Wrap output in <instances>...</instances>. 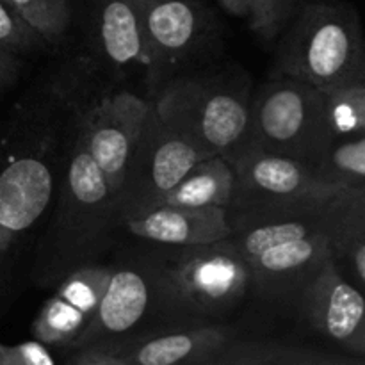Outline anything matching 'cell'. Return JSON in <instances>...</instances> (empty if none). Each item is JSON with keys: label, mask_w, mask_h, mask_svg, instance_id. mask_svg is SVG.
Here are the masks:
<instances>
[{"label": "cell", "mask_w": 365, "mask_h": 365, "mask_svg": "<svg viewBox=\"0 0 365 365\" xmlns=\"http://www.w3.org/2000/svg\"><path fill=\"white\" fill-rule=\"evenodd\" d=\"M280 57L285 77L323 93L364 82V43L353 7L331 2L303 7Z\"/></svg>", "instance_id": "cell-1"}, {"label": "cell", "mask_w": 365, "mask_h": 365, "mask_svg": "<svg viewBox=\"0 0 365 365\" xmlns=\"http://www.w3.org/2000/svg\"><path fill=\"white\" fill-rule=\"evenodd\" d=\"M250 116L257 139L253 148L262 152L314 164L331 141L327 93L296 78L269 86Z\"/></svg>", "instance_id": "cell-2"}, {"label": "cell", "mask_w": 365, "mask_h": 365, "mask_svg": "<svg viewBox=\"0 0 365 365\" xmlns=\"http://www.w3.org/2000/svg\"><path fill=\"white\" fill-rule=\"evenodd\" d=\"M250 114L245 100L235 93L191 84L168 93L157 110L160 121L195 139L209 155H220L230 164L252 132Z\"/></svg>", "instance_id": "cell-3"}, {"label": "cell", "mask_w": 365, "mask_h": 365, "mask_svg": "<svg viewBox=\"0 0 365 365\" xmlns=\"http://www.w3.org/2000/svg\"><path fill=\"white\" fill-rule=\"evenodd\" d=\"M248 262L232 242L189 246L171 271V287L185 305L202 312H221L245 296L250 284Z\"/></svg>", "instance_id": "cell-4"}, {"label": "cell", "mask_w": 365, "mask_h": 365, "mask_svg": "<svg viewBox=\"0 0 365 365\" xmlns=\"http://www.w3.org/2000/svg\"><path fill=\"white\" fill-rule=\"evenodd\" d=\"M207 157L214 155H209L195 139L160 121L159 116L153 118L152 125V110H150L146 127L127 170V173L143 170L139 180L130 182L132 189H138V195H134L135 200L132 202L128 216L159 205L164 196L200 160Z\"/></svg>", "instance_id": "cell-5"}, {"label": "cell", "mask_w": 365, "mask_h": 365, "mask_svg": "<svg viewBox=\"0 0 365 365\" xmlns=\"http://www.w3.org/2000/svg\"><path fill=\"white\" fill-rule=\"evenodd\" d=\"M237 175V187L248 195L269 200L280 207H307L341 198L349 192L327 184L317 177L314 166L294 157L267 153L250 146L232 163Z\"/></svg>", "instance_id": "cell-6"}, {"label": "cell", "mask_w": 365, "mask_h": 365, "mask_svg": "<svg viewBox=\"0 0 365 365\" xmlns=\"http://www.w3.org/2000/svg\"><path fill=\"white\" fill-rule=\"evenodd\" d=\"M150 110L139 96L118 93L102 100L89 116L84 143L106 175L110 195H118L123 185Z\"/></svg>", "instance_id": "cell-7"}, {"label": "cell", "mask_w": 365, "mask_h": 365, "mask_svg": "<svg viewBox=\"0 0 365 365\" xmlns=\"http://www.w3.org/2000/svg\"><path fill=\"white\" fill-rule=\"evenodd\" d=\"M305 310L312 327L356 355L365 353V302L359 287L349 284L334 262L324 260L305 289Z\"/></svg>", "instance_id": "cell-8"}, {"label": "cell", "mask_w": 365, "mask_h": 365, "mask_svg": "<svg viewBox=\"0 0 365 365\" xmlns=\"http://www.w3.org/2000/svg\"><path fill=\"white\" fill-rule=\"evenodd\" d=\"M128 230L135 237L173 246H207L232 235L228 210L223 207L159 205L127 216Z\"/></svg>", "instance_id": "cell-9"}, {"label": "cell", "mask_w": 365, "mask_h": 365, "mask_svg": "<svg viewBox=\"0 0 365 365\" xmlns=\"http://www.w3.org/2000/svg\"><path fill=\"white\" fill-rule=\"evenodd\" d=\"M52 198V175L32 157L13 160L0 173V252L41 217Z\"/></svg>", "instance_id": "cell-10"}, {"label": "cell", "mask_w": 365, "mask_h": 365, "mask_svg": "<svg viewBox=\"0 0 365 365\" xmlns=\"http://www.w3.org/2000/svg\"><path fill=\"white\" fill-rule=\"evenodd\" d=\"M230 342L227 330L192 328L155 335L130 346L106 348L127 365H209Z\"/></svg>", "instance_id": "cell-11"}, {"label": "cell", "mask_w": 365, "mask_h": 365, "mask_svg": "<svg viewBox=\"0 0 365 365\" xmlns=\"http://www.w3.org/2000/svg\"><path fill=\"white\" fill-rule=\"evenodd\" d=\"M148 307V287L134 271H116L96 305L95 312L77 335L71 348H89L102 339L121 335L141 321Z\"/></svg>", "instance_id": "cell-12"}, {"label": "cell", "mask_w": 365, "mask_h": 365, "mask_svg": "<svg viewBox=\"0 0 365 365\" xmlns=\"http://www.w3.org/2000/svg\"><path fill=\"white\" fill-rule=\"evenodd\" d=\"M100 41L120 66L152 63L139 0H100Z\"/></svg>", "instance_id": "cell-13"}, {"label": "cell", "mask_w": 365, "mask_h": 365, "mask_svg": "<svg viewBox=\"0 0 365 365\" xmlns=\"http://www.w3.org/2000/svg\"><path fill=\"white\" fill-rule=\"evenodd\" d=\"M146 41L153 56L187 48L200 29V9L191 0H139Z\"/></svg>", "instance_id": "cell-14"}, {"label": "cell", "mask_w": 365, "mask_h": 365, "mask_svg": "<svg viewBox=\"0 0 365 365\" xmlns=\"http://www.w3.org/2000/svg\"><path fill=\"white\" fill-rule=\"evenodd\" d=\"M237 175L235 168L220 155L200 160L170 192L159 205L192 207H223L227 209L235 196ZM157 205V207H159Z\"/></svg>", "instance_id": "cell-15"}, {"label": "cell", "mask_w": 365, "mask_h": 365, "mask_svg": "<svg viewBox=\"0 0 365 365\" xmlns=\"http://www.w3.org/2000/svg\"><path fill=\"white\" fill-rule=\"evenodd\" d=\"M334 257V237L316 234L271 248L250 260V274L262 282L292 280L303 273H316L321 264Z\"/></svg>", "instance_id": "cell-16"}, {"label": "cell", "mask_w": 365, "mask_h": 365, "mask_svg": "<svg viewBox=\"0 0 365 365\" xmlns=\"http://www.w3.org/2000/svg\"><path fill=\"white\" fill-rule=\"evenodd\" d=\"M314 171L323 182L346 191H364L365 138L364 134L334 139L314 160Z\"/></svg>", "instance_id": "cell-17"}, {"label": "cell", "mask_w": 365, "mask_h": 365, "mask_svg": "<svg viewBox=\"0 0 365 365\" xmlns=\"http://www.w3.org/2000/svg\"><path fill=\"white\" fill-rule=\"evenodd\" d=\"M344 359L269 344H235L217 353L209 365H355Z\"/></svg>", "instance_id": "cell-18"}, {"label": "cell", "mask_w": 365, "mask_h": 365, "mask_svg": "<svg viewBox=\"0 0 365 365\" xmlns=\"http://www.w3.org/2000/svg\"><path fill=\"white\" fill-rule=\"evenodd\" d=\"M89 317L61 296H53L43 305L32 324L36 341L50 346H70L77 339Z\"/></svg>", "instance_id": "cell-19"}, {"label": "cell", "mask_w": 365, "mask_h": 365, "mask_svg": "<svg viewBox=\"0 0 365 365\" xmlns=\"http://www.w3.org/2000/svg\"><path fill=\"white\" fill-rule=\"evenodd\" d=\"M327 118L331 141L364 134L365 88L364 82L327 93Z\"/></svg>", "instance_id": "cell-20"}, {"label": "cell", "mask_w": 365, "mask_h": 365, "mask_svg": "<svg viewBox=\"0 0 365 365\" xmlns=\"http://www.w3.org/2000/svg\"><path fill=\"white\" fill-rule=\"evenodd\" d=\"M43 39H56L71 20L70 0H6Z\"/></svg>", "instance_id": "cell-21"}, {"label": "cell", "mask_w": 365, "mask_h": 365, "mask_svg": "<svg viewBox=\"0 0 365 365\" xmlns=\"http://www.w3.org/2000/svg\"><path fill=\"white\" fill-rule=\"evenodd\" d=\"M68 184H70V191L75 200L84 205H96V203L103 202L107 196H110L106 175L89 153L86 143H82L81 148L75 152L73 159H71Z\"/></svg>", "instance_id": "cell-22"}, {"label": "cell", "mask_w": 365, "mask_h": 365, "mask_svg": "<svg viewBox=\"0 0 365 365\" xmlns=\"http://www.w3.org/2000/svg\"><path fill=\"white\" fill-rule=\"evenodd\" d=\"M110 274H113V271L106 269V267L81 269L71 274L70 278H66V282L59 287L57 296H61L64 302H68L75 309L81 310L82 314L91 317L107 284H109Z\"/></svg>", "instance_id": "cell-23"}, {"label": "cell", "mask_w": 365, "mask_h": 365, "mask_svg": "<svg viewBox=\"0 0 365 365\" xmlns=\"http://www.w3.org/2000/svg\"><path fill=\"white\" fill-rule=\"evenodd\" d=\"M248 24L262 38H273L294 14L299 0H245Z\"/></svg>", "instance_id": "cell-24"}, {"label": "cell", "mask_w": 365, "mask_h": 365, "mask_svg": "<svg viewBox=\"0 0 365 365\" xmlns=\"http://www.w3.org/2000/svg\"><path fill=\"white\" fill-rule=\"evenodd\" d=\"M41 36L6 2L0 0V48L9 52L38 45Z\"/></svg>", "instance_id": "cell-25"}, {"label": "cell", "mask_w": 365, "mask_h": 365, "mask_svg": "<svg viewBox=\"0 0 365 365\" xmlns=\"http://www.w3.org/2000/svg\"><path fill=\"white\" fill-rule=\"evenodd\" d=\"M0 365H56V360L39 341L13 346L0 342Z\"/></svg>", "instance_id": "cell-26"}, {"label": "cell", "mask_w": 365, "mask_h": 365, "mask_svg": "<svg viewBox=\"0 0 365 365\" xmlns=\"http://www.w3.org/2000/svg\"><path fill=\"white\" fill-rule=\"evenodd\" d=\"M73 365H127L120 356H116L114 353L107 351L106 348H95V346H89L84 353H81V356L75 359Z\"/></svg>", "instance_id": "cell-27"}, {"label": "cell", "mask_w": 365, "mask_h": 365, "mask_svg": "<svg viewBox=\"0 0 365 365\" xmlns=\"http://www.w3.org/2000/svg\"><path fill=\"white\" fill-rule=\"evenodd\" d=\"M13 53L14 52H9L6 48H0V91L7 88L16 75L18 64Z\"/></svg>", "instance_id": "cell-28"}, {"label": "cell", "mask_w": 365, "mask_h": 365, "mask_svg": "<svg viewBox=\"0 0 365 365\" xmlns=\"http://www.w3.org/2000/svg\"><path fill=\"white\" fill-rule=\"evenodd\" d=\"M349 259H351V266L356 273V280L360 285L365 284V246L364 241L356 242L351 250H349Z\"/></svg>", "instance_id": "cell-29"}, {"label": "cell", "mask_w": 365, "mask_h": 365, "mask_svg": "<svg viewBox=\"0 0 365 365\" xmlns=\"http://www.w3.org/2000/svg\"><path fill=\"white\" fill-rule=\"evenodd\" d=\"M217 2L227 13L239 18H248V6H246L245 0H217Z\"/></svg>", "instance_id": "cell-30"}, {"label": "cell", "mask_w": 365, "mask_h": 365, "mask_svg": "<svg viewBox=\"0 0 365 365\" xmlns=\"http://www.w3.org/2000/svg\"><path fill=\"white\" fill-rule=\"evenodd\" d=\"M355 365H362V364H360V362H356V364H355Z\"/></svg>", "instance_id": "cell-31"}, {"label": "cell", "mask_w": 365, "mask_h": 365, "mask_svg": "<svg viewBox=\"0 0 365 365\" xmlns=\"http://www.w3.org/2000/svg\"><path fill=\"white\" fill-rule=\"evenodd\" d=\"M157 2H160V0H157Z\"/></svg>", "instance_id": "cell-32"}]
</instances>
